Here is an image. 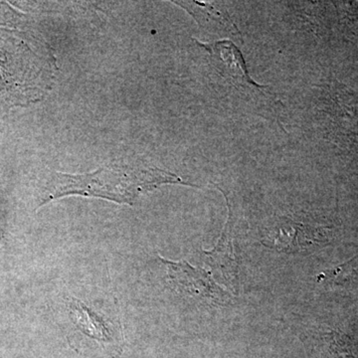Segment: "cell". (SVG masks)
I'll return each mask as SVG.
<instances>
[{
  "mask_svg": "<svg viewBox=\"0 0 358 358\" xmlns=\"http://www.w3.org/2000/svg\"><path fill=\"white\" fill-rule=\"evenodd\" d=\"M327 236L326 233L320 232L317 228L285 219L268 231L264 236L263 243L278 251L296 253L326 243Z\"/></svg>",
  "mask_w": 358,
  "mask_h": 358,
  "instance_id": "4",
  "label": "cell"
},
{
  "mask_svg": "<svg viewBox=\"0 0 358 358\" xmlns=\"http://www.w3.org/2000/svg\"><path fill=\"white\" fill-rule=\"evenodd\" d=\"M162 185L196 186L176 174L143 162H115L91 173H53L40 206L68 195L96 197L131 205L143 193Z\"/></svg>",
  "mask_w": 358,
  "mask_h": 358,
  "instance_id": "1",
  "label": "cell"
},
{
  "mask_svg": "<svg viewBox=\"0 0 358 358\" xmlns=\"http://www.w3.org/2000/svg\"><path fill=\"white\" fill-rule=\"evenodd\" d=\"M159 258L166 265L169 284L178 293L220 305L229 299V294L215 284L206 271L193 267L187 262H171L162 257Z\"/></svg>",
  "mask_w": 358,
  "mask_h": 358,
  "instance_id": "2",
  "label": "cell"
},
{
  "mask_svg": "<svg viewBox=\"0 0 358 358\" xmlns=\"http://www.w3.org/2000/svg\"><path fill=\"white\" fill-rule=\"evenodd\" d=\"M174 3L192 14L200 28L207 33L216 36L240 37V31L236 25L227 13L219 10L217 7L206 2L199 1H176Z\"/></svg>",
  "mask_w": 358,
  "mask_h": 358,
  "instance_id": "5",
  "label": "cell"
},
{
  "mask_svg": "<svg viewBox=\"0 0 358 358\" xmlns=\"http://www.w3.org/2000/svg\"><path fill=\"white\" fill-rule=\"evenodd\" d=\"M67 312L73 326L85 338L95 341L106 350L112 348L114 352H119L121 345L119 324H110L102 313L73 296L68 299Z\"/></svg>",
  "mask_w": 358,
  "mask_h": 358,
  "instance_id": "3",
  "label": "cell"
}]
</instances>
